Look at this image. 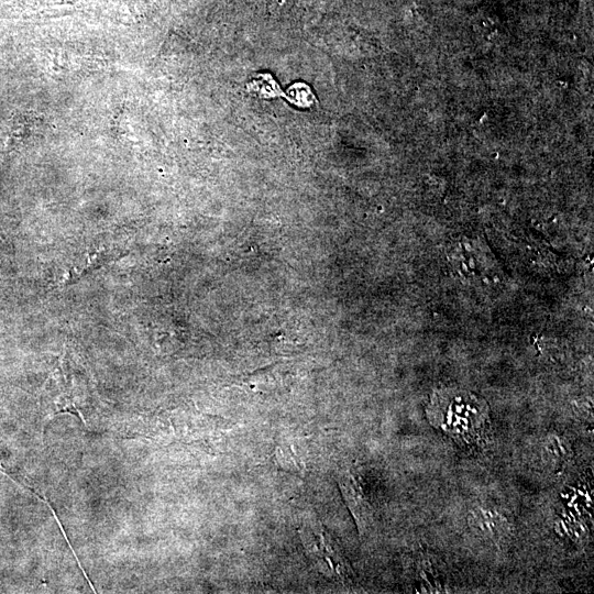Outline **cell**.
<instances>
[{"mask_svg": "<svg viewBox=\"0 0 594 594\" xmlns=\"http://www.w3.org/2000/svg\"><path fill=\"white\" fill-rule=\"evenodd\" d=\"M275 460H277L278 465L286 471L297 473L302 468L299 464V460L296 459L291 450L278 448L277 454H275Z\"/></svg>", "mask_w": 594, "mask_h": 594, "instance_id": "5b68a950", "label": "cell"}, {"mask_svg": "<svg viewBox=\"0 0 594 594\" xmlns=\"http://www.w3.org/2000/svg\"><path fill=\"white\" fill-rule=\"evenodd\" d=\"M114 255V253H110L109 251L106 250H102L99 252L94 253V256L87 261L86 267L83 268L80 272V277H82V275L86 274L87 272H90L92 270L101 268L102 266H104V264L106 262H108L109 260H112V256Z\"/></svg>", "mask_w": 594, "mask_h": 594, "instance_id": "8992f818", "label": "cell"}, {"mask_svg": "<svg viewBox=\"0 0 594 594\" xmlns=\"http://www.w3.org/2000/svg\"><path fill=\"white\" fill-rule=\"evenodd\" d=\"M301 538L315 567L330 579L346 581L350 578L351 569L341 553L335 539L325 530L301 532Z\"/></svg>", "mask_w": 594, "mask_h": 594, "instance_id": "7a4b0ae2", "label": "cell"}, {"mask_svg": "<svg viewBox=\"0 0 594 594\" xmlns=\"http://www.w3.org/2000/svg\"><path fill=\"white\" fill-rule=\"evenodd\" d=\"M471 525L477 532L489 537L502 536L508 527L503 516L489 509H477L472 512Z\"/></svg>", "mask_w": 594, "mask_h": 594, "instance_id": "277c9868", "label": "cell"}, {"mask_svg": "<svg viewBox=\"0 0 594 594\" xmlns=\"http://www.w3.org/2000/svg\"><path fill=\"white\" fill-rule=\"evenodd\" d=\"M431 422L445 433L471 439L487 420V405L464 391L435 394L429 406Z\"/></svg>", "mask_w": 594, "mask_h": 594, "instance_id": "6da1fadb", "label": "cell"}, {"mask_svg": "<svg viewBox=\"0 0 594 594\" xmlns=\"http://www.w3.org/2000/svg\"><path fill=\"white\" fill-rule=\"evenodd\" d=\"M339 487L360 533L365 532L371 522L372 510L358 482L351 476H346L339 481Z\"/></svg>", "mask_w": 594, "mask_h": 594, "instance_id": "3957f363", "label": "cell"}]
</instances>
